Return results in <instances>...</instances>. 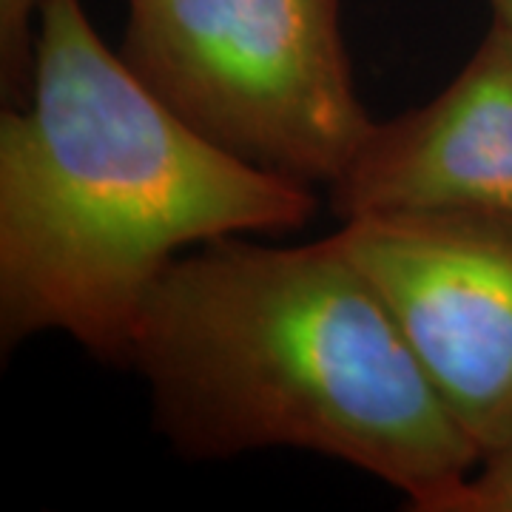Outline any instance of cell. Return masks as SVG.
<instances>
[{
	"label": "cell",
	"mask_w": 512,
	"mask_h": 512,
	"mask_svg": "<svg viewBox=\"0 0 512 512\" xmlns=\"http://www.w3.org/2000/svg\"><path fill=\"white\" fill-rule=\"evenodd\" d=\"M185 458L308 450L433 512L484 461L336 234L296 248L239 237L180 254L140 308L128 365Z\"/></svg>",
	"instance_id": "obj_1"
},
{
	"label": "cell",
	"mask_w": 512,
	"mask_h": 512,
	"mask_svg": "<svg viewBox=\"0 0 512 512\" xmlns=\"http://www.w3.org/2000/svg\"><path fill=\"white\" fill-rule=\"evenodd\" d=\"M308 185L202 140L94 32L43 0L23 106L0 117V339L63 330L128 365L148 291L188 248L311 220Z\"/></svg>",
	"instance_id": "obj_2"
},
{
	"label": "cell",
	"mask_w": 512,
	"mask_h": 512,
	"mask_svg": "<svg viewBox=\"0 0 512 512\" xmlns=\"http://www.w3.org/2000/svg\"><path fill=\"white\" fill-rule=\"evenodd\" d=\"M128 69L202 140L299 185H333L373 128L342 0H128Z\"/></svg>",
	"instance_id": "obj_3"
},
{
	"label": "cell",
	"mask_w": 512,
	"mask_h": 512,
	"mask_svg": "<svg viewBox=\"0 0 512 512\" xmlns=\"http://www.w3.org/2000/svg\"><path fill=\"white\" fill-rule=\"evenodd\" d=\"M339 237L481 458L512 444V217L382 211Z\"/></svg>",
	"instance_id": "obj_4"
},
{
	"label": "cell",
	"mask_w": 512,
	"mask_h": 512,
	"mask_svg": "<svg viewBox=\"0 0 512 512\" xmlns=\"http://www.w3.org/2000/svg\"><path fill=\"white\" fill-rule=\"evenodd\" d=\"M342 222L382 211L512 217V29L493 20L453 83L421 109L373 123L330 185Z\"/></svg>",
	"instance_id": "obj_5"
},
{
	"label": "cell",
	"mask_w": 512,
	"mask_h": 512,
	"mask_svg": "<svg viewBox=\"0 0 512 512\" xmlns=\"http://www.w3.org/2000/svg\"><path fill=\"white\" fill-rule=\"evenodd\" d=\"M43 0H0V74L3 94L23 106L35 69L37 15Z\"/></svg>",
	"instance_id": "obj_6"
},
{
	"label": "cell",
	"mask_w": 512,
	"mask_h": 512,
	"mask_svg": "<svg viewBox=\"0 0 512 512\" xmlns=\"http://www.w3.org/2000/svg\"><path fill=\"white\" fill-rule=\"evenodd\" d=\"M433 512H512V444L484 458Z\"/></svg>",
	"instance_id": "obj_7"
},
{
	"label": "cell",
	"mask_w": 512,
	"mask_h": 512,
	"mask_svg": "<svg viewBox=\"0 0 512 512\" xmlns=\"http://www.w3.org/2000/svg\"><path fill=\"white\" fill-rule=\"evenodd\" d=\"M487 6L493 9V20H501L512 29V0H487Z\"/></svg>",
	"instance_id": "obj_8"
}]
</instances>
